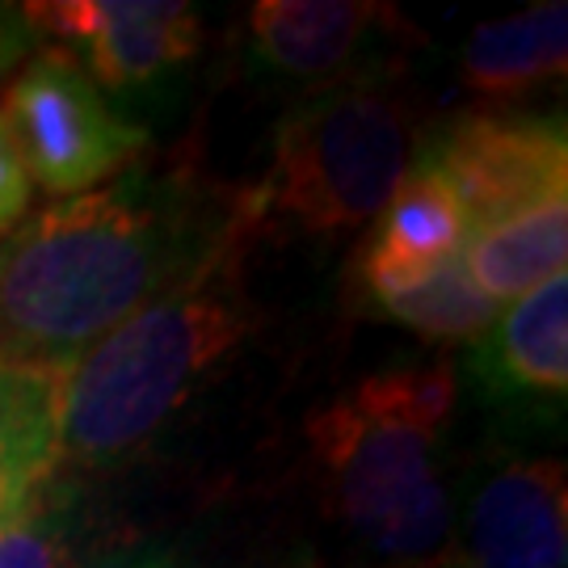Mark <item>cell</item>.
<instances>
[{
    "instance_id": "cell-17",
    "label": "cell",
    "mask_w": 568,
    "mask_h": 568,
    "mask_svg": "<svg viewBox=\"0 0 568 568\" xmlns=\"http://www.w3.org/2000/svg\"><path fill=\"white\" fill-rule=\"evenodd\" d=\"M68 568H215L194 535H126Z\"/></svg>"
},
{
    "instance_id": "cell-19",
    "label": "cell",
    "mask_w": 568,
    "mask_h": 568,
    "mask_svg": "<svg viewBox=\"0 0 568 568\" xmlns=\"http://www.w3.org/2000/svg\"><path fill=\"white\" fill-rule=\"evenodd\" d=\"M34 42V30L21 13V4H0V84L13 77V68L26 60Z\"/></svg>"
},
{
    "instance_id": "cell-6",
    "label": "cell",
    "mask_w": 568,
    "mask_h": 568,
    "mask_svg": "<svg viewBox=\"0 0 568 568\" xmlns=\"http://www.w3.org/2000/svg\"><path fill=\"white\" fill-rule=\"evenodd\" d=\"M422 30L379 0H257L236 26L241 60L304 93L408 72Z\"/></svg>"
},
{
    "instance_id": "cell-7",
    "label": "cell",
    "mask_w": 568,
    "mask_h": 568,
    "mask_svg": "<svg viewBox=\"0 0 568 568\" xmlns=\"http://www.w3.org/2000/svg\"><path fill=\"white\" fill-rule=\"evenodd\" d=\"M30 30L51 39L110 98L148 102L203 55V13L182 0H47L21 4Z\"/></svg>"
},
{
    "instance_id": "cell-4",
    "label": "cell",
    "mask_w": 568,
    "mask_h": 568,
    "mask_svg": "<svg viewBox=\"0 0 568 568\" xmlns=\"http://www.w3.org/2000/svg\"><path fill=\"white\" fill-rule=\"evenodd\" d=\"M422 143L408 72L300 93L286 110L262 182L241 194L248 232L342 241L375 224Z\"/></svg>"
},
{
    "instance_id": "cell-13",
    "label": "cell",
    "mask_w": 568,
    "mask_h": 568,
    "mask_svg": "<svg viewBox=\"0 0 568 568\" xmlns=\"http://www.w3.org/2000/svg\"><path fill=\"white\" fill-rule=\"evenodd\" d=\"M68 371L0 358V530L55 480Z\"/></svg>"
},
{
    "instance_id": "cell-16",
    "label": "cell",
    "mask_w": 568,
    "mask_h": 568,
    "mask_svg": "<svg viewBox=\"0 0 568 568\" xmlns=\"http://www.w3.org/2000/svg\"><path fill=\"white\" fill-rule=\"evenodd\" d=\"M72 485L42 488L9 527L0 530V568H68L77 530Z\"/></svg>"
},
{
    "instance_id": "cell-5",
    "label": "cell",
    "mask_w": 568,
    "mask_h": 568,
    "mask_svg": "<svg viewBox=\"0 0 568 568\" xmlns=\"http://www.w3.org/2000/svg\"><path fill=\"white\" fill-rule=\"evenodd\" d=\"M0 114L13 131L30 182L47 194H84L143 161L148 126L119 114L60 47H39L18 77L4 81Z\"/></svg>"
},
{
    "instance_id": "cell-2",
    "label": "cell",
    "mask_w": 568,
    "mask_h": 568,
    "mask_svg": "<svg viewBox=\"0 0 568 568\" xmlns=\"http://www.w3.org/2000/svg\"><path fill=\"white\" fill-rule=\"evenodd\" d=\"M447 358L371 371L307 417V471L349 568H429L450 556Z\"/></svg>"
},
{
    "instance_id": "cell-1",
    "label": "cell",
    "mask_w": 568,
    "mask_h": 568,
    "mask_svg": "<svg viewBox=\"0 0 568 568\" xmlns=\"http://www.w3.org/2000/svg\"><path fill=\"white\" fill-rule=\"evenodd\" d=\"M253 236L241 194L194 164L122 169L0 241V358L72 371L126 316Z\"/></svg>"
},
{
    "instance_id": "cell-11",
    "label": "cell",
    "mask_w": 568,
    "mask_h": 568,
    "mask_svg": "<svg viewBox=\"0 0 568 568\" xmlns=\"http://www.w3.org/2000/svg\"><path fill=\"white\" fill-rule=\"evenodd\" d=\"M568 63V4L544 0L523 13L480 21L459 47V89L471 110H514L544 84L565 81Z\"/></svg>"
},
{
    "instance_id": "cell-20",
    "label": "cell",
    "mask_w": 568,
    "mask_h": 568,
    "mask_svg": "<svg viewBox=\"0 0 568 568\" xmlns=\"http://www.w3.org/2000/svg\"><path fill=\"white\" fill-rule=\"evenodd\" d=\"M429 568H464V565H459V560H455V551H450V556H443L438 565H429Z\"/></svg>"
},
{
    "instance_id": "cell-18",
    "label": "cell",
    "mask_w": 568,
    "mask_h": 568,
    "mask_svg": "<svg viewBox=\"0 0 568 568\" xmlns=\"http://www.w3.org/2000/svg\"><path fill=\"white\" fill-rule=\"evenodd\" d=\"M30 190H34V182L26 173V161H21L18 143H13L9 122L0 114V236L18 227V220L30 206Z\"/></svg>"
},
{
    "instance_id": "cell-10",
    "label": "cell",
    "mask_w": 568,
    "mask_h": 568,
    "mask_svg": "<svg viewBox=\"0 0 568 568\" xmlns=\"http://www.w3.org/2000/svg\"><path fill=\"white\" fill-rule=\"evenodd\" d=\"M467 375L506 413H560L568 396V274H551L501 304L493 325L467 342Z\"/></svg>"
},
{
    "instance_id": "cell-12",
    "label": "cell",
    "mask_w": 568,
    "mask_h": 568,
    "mask_svg": "<svg viewBox=\"0 0 568 568\" xmlns=\"http://www.w3.org/2000/svg\"><path fill=\"white\" fill-rule=\"evenodd\" d=\"M467 224L464 206L450 185L422 161L408 164L396 194L375 215V224L358 244L349 278H392V274H422L429 265L450 262L464 253Z\"/></svg>"
},
{
    "instance_id": "cell-15",
    "label": "cell",
    "mask_w": 568,
    "mask_h": 568,
    "mask_svg": "<svg viewBox=\"0 0 568 568\" xmlns=\"http://www.w3.org/2000/svg\"><path fill=\"white\" fill-rule=\"evenodd\" d=\"M568 257V194L514 211L506 220L471 227L464 265L493 304L501 307L551 274H565Z\"/></svg>"
},
{
    "instance_id": "cell-8",
    "label": "cell",
    "mask_w": 568,
    "mask_h": 568,
    "mask_svg": "<svg viewBox=\"0 0 568 568\" xmlns=\"http://www.w3.org/2000/svg\"><path fill=\"white\" fill-rule=\"evenodd\" d=\"M464 206L467 224L485 227L514 211L568 194L565 119L527 110H464L429 126L417 156Z\"/></svg>"
},
{
    "instance_id": "cell-14",
    "label": "cell",
    "mask_w": 568,
    "mask_h": 568,
    "mask_svg": "<svg viewBox=\"0 0 568 568\" xmlns=\"http://www.w3.org/2000/svg\"><path fill=\"white\" fill-rule=\"evenodd\" d=\"M354 300L387 325H400L434 345L471 342L480 337L501 307L488 300L467 274L464 253L422 270V274H392V278H349Z\"/></svg>"
},
{
    "instance_id": "cell-9",
    "label": "cell",
    "mask_w": 568,
    "mask_h": 568,
    "mask_svg": "<svg viewBox=\"0 0 568 568\" xmlns=\"http://www.w3.org/2000/svg\"><path fill=\"white\" fill-rule=\"evenodd\" d=\"M450 551L464 568H565V459L514 455L488 467L467 493L464 518H455Z\"/></svg>"
},
{
    "instance_id": "cell-3",
    "label": "cell",
    "mask_w": 568,
    "mask_h": 568,
    "mask_svg": "<svg viewBox=\"0 0 568 568\" xmlns=\"http://www.w3.org/2000/svg\"><path fill=\"white\" fill-rule=\"evenodd\" d=\"M253 236L110 328L63 379L60 459L77 471L135 464L241 354L257 328L244 286Z\"/></svg>"
}]
</instances>
